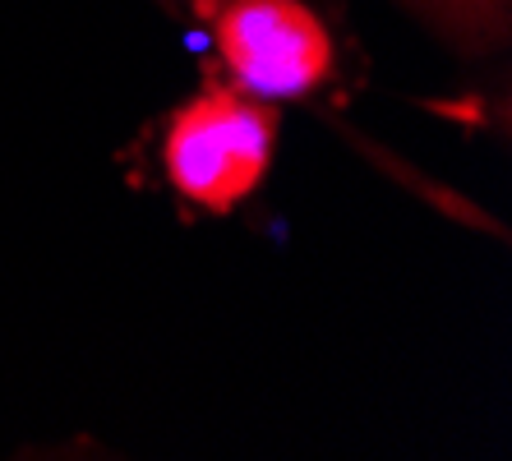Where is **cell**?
Instances as JSON below:
<instances>
[{
	"label": "cell",
	"instance_id": "277c9868",
	"mask_svg": "<svg viewBox=\"0 0 512 461\" xmlns=\"http://www.w3.org/2000/svg\"><path fill=\"white\" fill-rule=\"evenodd\" d=\"M194 5H203V0H190V10H194Z\"/></svg>",
	"mask_w": 512,
	"mask_h": 461
},
{
	"label": "cell",
	"instance_id": "7a4b0ae2",
	"mask_svg": "<svg viewBox=\"0 0 512 461\" xmlns=\"http://www.w3.org/2000/svg\"><path fill=\"white\" fill-rule=\"evenodd\" d=\"M194 14L240 93L273 107L342 93V42L314 0H203Z\"/></svg>",
	"mask_w": 512,
	"mask_h": 461
},
{
	"label": "cell",
	"instance_id": "6da1fadb",
	"mask_svg": "<svg viewBox=\"0 0 512 461\" xmlns=\"http://www.w3.org/2000/svg\"><path fill=\"white\" fill-rule=\"evenodd\" d=\"M282 143V107L208 79L148 125V180L194 217H231L268 185Z\"/></svg>",
	"mask_w": 512,
	"mask_h": 461
},
{
	"label": "cell",
	"instance_id": "3957f363",
	"mask_svg": "<svg viewBox=\"0 0 512 461\" xmlns=\"http://www.w3.org/2000/svg\"><path fill=\"white\" fill-rule=\"evenodd\" d=\"M420 33L471 70L503 65L512 47V0H388Z\"/></svg>",
	"mask_w": 512,
	"mask_h": 461
}]
</instances>
